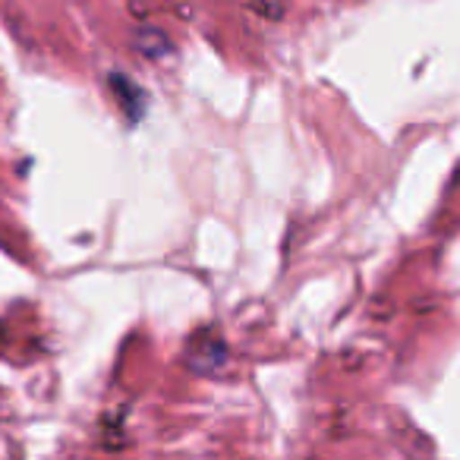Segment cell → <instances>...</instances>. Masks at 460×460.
I'll use <instances>...</instances> for the list:
<instances>
[{"label":"cell","instance_id":"cell-1","mask_svg":"<svg viewBox=\"0 0 460 460\" xmlns=\"http://www.w3.org/2000/svg\"><path fill=\"white\" fill-rule=\"evenodd\" d=\"M186 363H190V369L202 372V376H211V372H217L227 363V347L217 338H211V334L199 332V338L192 341L190 350H186Z\"/></svg>","mask_w":460,"mask_h":460},{"label":"cell","instance_id":"cell-2","mask_svg":"<svg viewBox=\"0 0 460 460\" xmlns=\"http://www.w3.org/2000/svg\"><path fill=\"white\" fill-rule=\"evenodd\" d=\"M111 92L117 95V102H120L123 114L129 117V120H139L142 114H146V92L139 89V85L133 83V79H127L123 73H111Z\"/></svg>","mask_w":460,"mask_h":460},{"label":"cell","instance_id":"cell-3","mask_svg":"<svg viewBox=\"0 0 460 460\" xmlns=\"http://www.w3.org/2000/svg\"><path fill=\"white\" fill-rule=\"evenodd\" d=\"M136 51H142L152 60H161L173 51V45L161 29H139V32H136Z\"/></svg>","mask_w":460,"mask_h":460}]
</instances>
